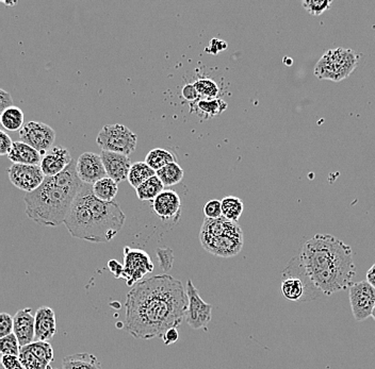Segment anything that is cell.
<instances>
[{
  "instance_id": "obj_22",
  "label": "cell",
  "mask_w": 375,
  "mask_h": 369,
  "mask_svg": "<svg viewBox=\"0 0 375 369\" xmlns=\"http://www.w3.org/2000/svg\"><path fill=\"white\" fill-rule=\"evenodd\" d=\"M227 102L219 98L215 99H198L197 101L190 104V110L195 113L198 117L204 119H210L212 117L222 114L227 109Z\"/></svg>"
},
{
  "instance_id": "obj_26",
  "label": "cell",
  "mask_w": 375,
  "mask_h": 369,
  "mask_svg": "<svg viewBox=\"0 0 375 369\" xmlns=\"http://www.w3.org/2000/svg\"><path fill=\"white\" fill-rule=\"evenodd\" d=\"M92 192H93L94 196L102 202H113L117 192H119V183L115 182L113 179L106 177V178L97 181L95 184L92 185Z\"/></svg>"
},
{
  "instance_id": "obj_28",
  "label": "cell",
  "mask_w": 375,
  "mask_h": 369,
  "mask_svg": "<svg viewBox=\"0 0 375 369\" xmlns=\"http://www.w3.org/2000/svg\"><path fill=\"white\" fill-rule=\"evenodd\" d=\"M153 176H156V172L153 168L149 167L145 162H136L132 164L127 180L129 184L136 189Z\"/></svg>"
},
{
  "instance_id": "obj_2",
  "label": "cell",
  "mask_w": 375,
  "mask_h": 369,
  "mask_svg": "<svg viewBox=\"0 0 375 369\" xmlns=\"http://www.w3.org/2000/svg\"><path fill=\"white\" fill-rule=\"evenodd\" d=\"M298 257L313 285L326 296L349 289L356 275L351 247L330 234L309 238Z\"/></svg>"
},
{
  "instance_id": "obj_12",
  "label": "cell",
  "mask_w": 375,
  "mask_h": 369,
  "mask_svg": "<svg viewBox=\"0 0 375 369\" xmlns=\"http://www.w3.org/2000/svg\"><path fill=\"white\" fill-rule=\"evenodd\" d=\"M200 240L205 250L221 258H230L238 255L242 250L244 243L242 230L219 236L200 234Z\"/></svg>"
},
{
  "instance_id": "obj_36",
  "label": "cell",
  "mask_w": 375,
  "mask_h": 369,
  "mask_svg": "<svg viewBox=\"0 0 375 369\" xmlns=\"http://www.w3.org/2000/svg\"><path fill=\"white\" fill-rule=\"evenodd\" d=\"M157 259L159 262L160 268L163 270L164 272H168L173 268V262H174V253L170 248L157 249Z\"/></svg>"
},
{
  "instance_id": "obj_20",
  "label": "cell",
  "mask_w": 375,
  "mask_h": 369,
  "mask_svg": "<svg viewBox=\"0 0 375 369\" xmlns=\"http://www.w3.org/2000/svg\"><path fill=\"white\" fill-rule=\"evenodd\" d=\"M34 316H36V341L49 343L57 332L55 311L49 307H40Z\"/></svg>"
},
{
  "instance_id": "obj_7",
  "label": "cell",
  "mask_w": 375,
  "mask_h": 369,
  "mask_svg": "<svg viewBox=\"0 0 375 369\" xmlns=\"http://www.w3.org/2000/svg\"><path fill=\"white\" fill-rule=\"evenodd\" d=\"M136 143V134L121 123L104 126L96 138V144L102 150L123 153L126 155L134 153Z\"/></svg>"
},
{
  "instance_id": "obj_49",
  "label": "cell",
  "mask_w": 375,
  "mask_h": 369,
  "mask_svg": "<svg viewBox=\"0 0 375 369\" xmlns=\"http://www.w3.org/2000/svg\"><path fill=\"white\" fill-rule=\"evenodd\" d=\"M49 369H53V368H49Z\"/></svg>"
},
{
  "instance_id": "obj_39",
  "label": "cell",
  "mask_w": 375,
  "mask_h": 369,
  "mask_svg": "<svg viewBox=\"0 0 375 369\" xmlns=\"http://www.w3.org/2000/svg\"><path fill=\"white\" fill-rule=\"evenodd\" d=\"M1 364L4 369H23L21 360L16 356H2Z\"/></svg>"
},
{
  "instance_id": "obj_8",
  "label": "cell",
  "mask_w": 375,
  "mask_h": 369,
  "mask_svg": "<svg viewBox=\"0 0 375 369\" xmlns=\"http://www.w3.org/2000/svg\"><path fill=\"white\" fill-rule=\"evenodd\" d=\"M64 225L67 228L70 236L87 242L95 243L93 215L89 206L85 204L82 195L79 192L66 216Z\"/></svg>"
},
{
  "instance_id": "obj_6",
  "label": "cell",
  "mask_w": 375,
  "mask_h": 369,
  "mask_svg": "<svg viewBox=\"0 0 375 369\" xmlns=\"http://www.w3.org/2000/svg\"><path fill=\"white\" fill-rule=\"evenodd\" d=\"M360 55L352 49L335 48L325 51L315 64V76L334 82L347 79L357 67Z\"/></svg>"
},
{
  "instance_id": "obj_47",
  "label": "cell",
  "mask_w": 375,
  "mask_h": 369,
  "mask_svg": "<svg viewBox=\"0 0 375 369\" xmlns=\"http://www.w3.org/2000/svg\"><path fill=\"white\" fill-rule=\"evenodd\" d=\"M1 2H4L6 6H15L17 4V1H6V0H1Z\"/></svg>"
},
{
  "instance_id": "obj_19",
  "label": "cell",
  "mask_w": 375,
  "mask_h": 369,
  "mask_svg": "<svg viewBox=\"0 0 375 369\" xmlns=\"http://www.w3.org/2000/svg\"><path fill=\"white\" fill-rule=\"evenodd\" d=\"M13 334L18 340L21 347L32 344L36 338V316L30 308L23 309L15 314Z\"/></svg>"
},
{
  "instance_id": "obj_11",
  "label": "cell",
  "mask_w": 375,
  "mask_h": 369,
  "mask_svg": "<svg viewBox=\"0 0 375 369\" xmlns=\"http://www.w3.org/2000/svg\"><path fill=\"white\" fill-rule=\"evenodd\" d=\"M349 298L356 321H364L372 315L375 306V289L366 281L352 283L349 287Z\"/></svg>"
},
{
  "instance_id": "obj_24",
  "label": "cell",
  "mask_w": 375,
  "mask_h": 369,
  "mask_svg": "<svg viewBox=\"0 0 375 369\" xmlns=\"http://www.w3.org/2000/svg\"><path fill=\"white\" fill-rule=\"evenodd\" d=\"M163 191L164 184L158 178L157 175L145 181L138 189H136V197L142 202H153Z\"/></svg>"
},
{
  "instance_id": "obj_41",
  "label": "cell",
  "mask_w": 375,
  "mask_h": 369,
  "mask_svg": "<svg viewBox=\"0 0 375 369\" xmlns=\"http://www.w3.org/2000/svg\"><path fill=\"white\" fill-rule=\"evenodd\" d=\"M13 141L4 131H0V155H8L13 146Z\"/></svg>"
},
{
  "instance_id": "obj_40",
  "label": "cell",
  "mask_w": 375,
  "mask_h": 369,
  "mask_svg": "<svg viewBox=\"0 0 375 369\" xmlns=\"http://www.w3.org/2000/svg\"><path fill=\"white\" fill-rule=\"evenodd\" d=\"M181 95L185 98V100L191 104V102L197 101L198 99H200V94L196 91L195 87L194 84H185L183 87V91H181Z\"/></svg>"
},
{
  "instance_id": "obj_1",
  "label": "cell",
  "mask_w": 375,
  "mask_h": 369,
  "mask_svg": "<svg viewBox=\"0 0 375 369\" xmlns=\"http://www.w3.org/2000/svg\"><path fill=\"white\" fill-rule=\"evenodd\" d=\"M126 331L136 338H162L181 325L188 310L187 291L183 283L168 274L136 283L125 302Z\"/></svg>"
},
{
  "instance_id": "obj_17",
  "label": "cell",
  "mask_w": 375,
  "mask_h": 369,
  "mask_svg": "<svg viewBox=\"0 0 375 369\" xmlns=\"http://www.w3.org/2000/svg\"><path fill=\"white\" fill-rule=\"evenodd\" d=\"M102 163L106 168L107 176L116 183L127 180L132 164L129 157L123 153L102 150Z\"/></svg>"
},
{
  "instance_id": "obj_48",
  "label": "cell",
  "mask_w": 375,
  "mask_h": 369,
  "mask_svg": "<svg viewBox=\"0 0 375 369\" xmlns=\"http://www.w3.org/2000/svg\"><path fill=\"white\" fill-rule=\"evenodd\" d=\"M371 317H372V319L375 321V306L374 308H373L372 315H371Z\"/></svg>"
},
{
  "instance_id": "obj_14",
  "label": "cell",
  "mask_w": 375,
  "mask_h": 369,
  "mask_svg": "<svg viewBox=\"0 0 375 369\" xmlns=\"http://www.w3.org/2000/svg\"><path fill=\"white\" fill-rule=\"evenodd\" d=\"M6 172L12 184L26 193L36 191L46 178L40 165L13 163Z\"/></svg>"
},
{
  "instance_id": "obj_33",
  "label": "cell",
  "mask_w": 375,
  "mask_h": 369,
  "mask_svg": "<svg viewBox=\"0 0 375 369\" xmlns=\"http://www.w3.org/2000/svg\"><path fill=\"white\" fill-rule=\"evenodd\" d=\"M21 360V365L23 369H49L50 366H46L42 361L34 356V353L30 351L29 347H21L18 356Z\"/></svg>"
},
{
  "instance_id": "obj_13",
  "label": "cell",
  "mask_w": 375,
  "mask_h": 369,
  "mask_svg": "<svg viewBox=\"0 0 375 369\" xmlns=\"http://www.w3.org/2000/svg\"><path fill=\"white\" fill-rule=\"evenodd\" d=\"M55 136L57 134L50 126L40 121H29L19 131L21 142L33 147L42 157L53 148Z\"/></svg>"
},
{
  "instance_id": "obj_34",
  "label": "cell",
  "mask_w": 375,
  "mask_h": 369,
  "mask_svg": "<svg viewBox=\"0 0 375 369\" xmlns=\"http://www.w3.org/2000/svg\"><path fill=\"white\" fill-rule=\"evenodd\" d=\"M332 4V0H304L302 1L303 8L312 16H320L323 14L324 12L330 10Z\"/></svg>"
},
{
  "instance_id": "obj_46",
  "label": "cell",
  "mask_w": 375,
  "mask_h": 369,
  "mask_svg": "<svg viewBox=\"0 0 375 369\" xmlns=\"http://www.w3.org/2000/svg\"><path fill=\"white\" fill-rule=\"evenodd\" d=\"M366 282L375 289V264H373L372 268L366 272Z\"/></svg>"
},
{
  "instance_id": "obj_30",
  "label": "cell",
  "mask_w": 375,
  "mask_h": 369,
  "mask_svg": "<svg viewBox=\"0 0 375 369\" xmlns=\"http://www.w3.org/2000/svg\"><path fill=\"white\" fill-rule=\"evenodd\" d=\"M222 214L228 221H237L243 213V202L236 196H226L222 199Z\"/></svg>"
},
{
  "instance_id": "obj_44",
  "label": "cell",
  "mask_w": 375,
  "mask_h": 369,
  "mask_svg": "<svg viewBox=\"0 0 375 369\" xmlns=\"http://www.w3.org/2000/svg\"><path fill=\"white\" fill-rule=\"evenodd\" d=\"M162 341H163L164 344L165 345H172L178 341L179 334L177 328H172V329H168L165 334L162 336Z\"/></svg>"
},
{
  "instance_id": "obj_38",
  "label": "cell",
  "mask_w": 375,
  "mask_h": 369,
  "mask_svg": "<svg viewBox=\"0 0 375 369\" xmlns=\"http://www.w3.org/2000/svg\"><path fill=\"white\" fill-rule=\"evenodd\" d=\"M14 330V319L8 313L0 314V338L10 336Z\"/></svg>"
},
{
  "instance_id": "obj_3",
  "label": "cell",
  "mask_w": 375,
  "mask_h": 369,
  "mask_svg": "<svg viewBox=\"0 0 375 369\" xmlns=\"http://www.w3.org/2000/svg\"><path fill=\"white\" fill-rule=\"evenodd\" d=\"M77 161L57 176L46 177L38 189L26 194V214L38 225L57 227L64 224L85 183L79 179Z\"/></svg>"
},
{
  "instance_id": "obj_29",
  "label": "cell",
  "mask_w": 375,
  "mask_h": 369,
  "mask_svg": "<svg viewBox=\"0 0 375 369\" xmlns=\"http://www.w3.org/2000/svg\"><path fill=\"white\" fill-rule=\"evenodd\" d=\"M183 170L177 162L168 164L164 166L161 170L156 172L158 178L163 183L164 187H173V185L178 184L181 182L183 178Z\"/></svg>"
},
{
  "instance_id": "obj_42",
  "label": "cell",
  "mask_w": 375,
  "mask_h": 369,
  "mask_svg": "<svg viewBox=\"0 0 375 369\" xmlns=\"http://www.w3.org/2000/svg\"><path fill=\"white\" fill-rule=\"evenodd\" d=\"M12 96L9 92L4 91V89H0V112H4V110H6L8 108L13 106Z\"/></svg>"
},
{
  "instance_id": "obj_4",
  "label": "cell",
  "mask_w": 375,
  "mask_h": 369,
  "mask_svg": "<svg viewBox=\"0 0 375 369\" xmlns=\"http://www.w3.org/2000/svg\"><path fill=\"white\" fill-rule=\"evenodd\" d=\"M80 194L93 215L95 243L111 242L125 224V213L115 200L106 202L97 199L92 192V185L83 184Z\"/></svg>"
},
{
  "instance_id": "obj_45",
  "label": "cell",
  "mask_w": 375,
  "mask_h": 369,
  "mask_svg": "<svg viewBox=\"0 0 375 369\" xmlns=\"http://www.w3.org/2000/svg\"><path fill=\"white\" fill-rule=\"evenodd\" d=\"M108 268L111 272H112L113 276L116 279H121V275L124 272V266L121 264H119V261L116 260H110L108 262Z\"/></svg>"
},
{
  "instance_id": "obj_35",
  "label": "cell",
  "mask_w": 375,
  "mask_h": 369,
  "mask_svg": "<svg viewBox=\"0 0 375 369\" xmlns=\"http://www.w3.org/2000/svg\"><path fill=\"white\" fill-rule=\"evenodd\" d=\"M0 344H1L0 351H1L2 356H16L18 357L21 345H19L18 340L14 334L0 338Z\"/></svg>"
},
{
  "instance_id": "obj_37",
  "label": "cell",
  "mask_w": 375,
  "mask_h": 369,
  "mask_svg": "<svg viewBox=\"0 0 375 369\" xmlns=\"http://www.w3.org/2000/svg\"><path fill=\"white\" fill-rule=\"evenodd\" d=\"M205 219H215L223 216L222 214V202L212 199L204 204Z\"/></svg>"
},
{
  "instance_id": "obj_31",
  "label": "cell",
  "mask_w": 375,
  "mask_h": 369,
  "mask_svg": "<svg viewBox=\"0 0 375 369\" xmlns=\"http://www.w3.org/2000/svg\"><path fill=\"white\" fill-rule=\"evenodd\" d=\"M193 84L202 99H215L219 95V85L217 84L215 81L211 80V79H198Z\"/></svg>"
},
{
  "instance_id": "obj_27",
  "label": "cell",
  "mask_w": 375,
  "mask_h": 369,
  "mask_svg": "<svg viewBox=\"0 0 375 369\" xmlns=\"http://www.w3.org/2000/svg\"><path fill=\"white\" fill-rule=\"evenodd\" d=\"M144 162L149 167L153 168L155 172H158V170L163 168L164 166L177 162V160L174 153H170V151L162 148H155L147 153Z\"/></svg>"
},
{
  "instance_id": "obj_23",
  "label": "cell",
  "mask_w": 375,
  "mask_h": 369,
  "mask_svg": "<svg viewBox=\"0 0 375 369\" xmlns=\"http://www.w3.org/2000/svg\"><path fill=\"white\" fill-rule=\"evenodd\" d=\"M62 369H102L97 358L89 353L68 356L62 361Z\"/></svg>"
},
{
  "instance_id": "obj_15",
  "label": "cell",
  "mask_w": 375,
  "mask_h": 369,
  "mask_svg": "<svg viewBox=\"0 0 375 369\" xmlns=\"http://www.w3.org/2000/svg\"><path fill=\"white\" fill-rule=\"evenodd\" d=\"M76 170L85 184L93 185L108 177L102 157L94 153H83L77 160Z\"/></svg>"
},
{
  "instance_id": "obj_43",
  "label": "cell",
  "mask_w": 375,
  "mask_h": 369,
  "mask_svg": "<svg viewBox=\"0 0 375 369\" xmlns=\"http://www.w3.org/2000/svg\"><path fill=\"white\" fill-rule=\"evenodd\" d=\"M227 48V44L224 40H217V38H213L210 40V44L209 47H207L206 51L208 53H213V55H217L219 51H223L224 49Z\"/></svg>"
},
{
  "instance_id": "obj_10",
  "label": "cell",
  "mask_w": 375,
  "mask_h": 369,
  "mask_svg": "<svg viewBox=\"0 0 375 369\" xmlns=\"http://www.w3.org/2000/svg\"><path fill=\"white\" fill-rule=\"evenodd\" d=\"M187 296L188 310L185 321L188 325L192 329H202L207 331V327L212 317V306L202 299L192 280H188L187 282Z\"/></svg>"
},
{
  "instance_id": "obj_5",
  "label": "cell",
  "mask_w": 375,
  "mask_h": 369,
  "mask_svg": "<svg viewBox=\"0 0 375 369\" xmlns=\"http://www.w3.org/2000/svg\"><path fill=\"white\" fill-rule=\"evenodd\" d=\"M281 295L289 302H310L319 298L321 291L313 285L300 257L290 260L281 272Z\"/></svg>"
},
{
  "instance_id": "obj_18",
  "label": "cell",
  "mask_w": 375,
  "mask_h": 369,
  "mask_svg": "<svg viewBox=\"0 0 375 369\" xmlns=\"http://www.w3.org/2000/svg\"><path fill=\"white\" fill-rule=\"evenodd\" d=\"M72 162V159L67 149L61 146L53 147L43 155L40 166L45 176L53 177L63 172Z\"/></svg>"
},
{
  "instance_id": "obj_25",
  "label": "cell",
  "mask_w": 375,
  "mask_h": 369,
  "mask_svg": "<svg viewBox=\"0 0 375 369\" xmlns=\"http://www.w3.org/2000/svg\"><path fill=\"white\" fill-rule=\"evenodd\" d=\"M23 121H25V115L18 106H11L0 114V123L8 131H17V130L21 131V128L25 126Z\"/></svg>"
},
{
  "instance_id": "obj_9",
  "label": "cell",
  "mask_w": 375,
  "mask_h": 369,
  "mask_svg": "<svg viewBox=\"0 0 375 369\" xmlns=\"http://www.w3.org/2000/svg\"><path fill=\"white\" fill-rule=\"evenodd\" d=\"M124 272L121 279L127 287H134L136 283L153 270V263L146 251L143 249L124 248Z\"/></svg>"
},
{
  "instance_id": "obj_16",
  "label": "cell",
  "mask_w": 375,
  "mask_h": 369,
  "mask_svg": "<svg viewBox=\"0 0 375 369\" xmlns=\"http://www.w3.org/2000/svg\"><path fill=\"white\" fill-rule=\"evenodd\" d=\"M151 208L164 223H177L181 215V199L176 192L168 189L151 202Z\"/></svg>"
},
{
  "instance_id": "obj_32",
  "label": "cell",
  "mask_w": 375,
  "mask_h": 369,
  "mask_svg": "<svg viewBox=\"0 0 375 369\" xmlns=\"http://www.w3.org/2000/svg\"><path fill=\"white\" fill-rule=\"evenodd\" d=\"M28 347L45 365L50 366L51 362L53 361V349L48 342L36 341L32 344L28 345Z\"/></svg>"
},
{
  "instance_id": "obj_21",
  "label": "cell",
  "mask_w": 375,
  "mask_h": 369,
  "mask_svg": "<svg viewBox=\"0 0 375 369\" xmlns=\"http://www.w3.org/2000/svg\"><path fill=\"white\" fill-rule=\"evenodd\" d=\"M8 158L14 164H26V165H40L42 161V155L33 147L21 141L13 143Z\"/></svg>"
}]
</instances>
